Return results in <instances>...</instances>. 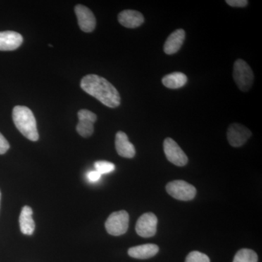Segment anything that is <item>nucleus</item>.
I'll use <instances>...</instances> for the list:
<instances>
[{
  "label": "nucleus",
  "instance_id": "6",
  "mask_svg": "<svg viewBox=\"0 0 262 262\" xmlns=\"http://www.w3.org/2000/svg\"><path fill=\"white\" fill-rule=\"evenodd\" d=\"M163 148L164 152L169 162L179 167L187 165V155L173 139L170 138L165 139L163 143Z\"/></svg>",
  "mask_w": 262,
  "mask_h": 262
},
{
  "label": "nucleus",
  "instance_id": "9",
  "mask_svg": "<svg viewBox=\"0 0 262 262\" xmlns=\"http://www.w3.org/2000/svg\"><path fill=\"white\" fill-rule=\"evenodd\" d=\"M79 122L77 131L82 137H90L94 134V124L97 120L96 114L88 110H81L78 113Z\"/></svg>",
  "mask_w": 262,
  "mask_h": 262
},
{
  "label": "nucleus",
  "instance_id": "19",
  "mask_svg": "<svg viewBox=\"0 0 262 262\" xmlns=\"http://www.w3.org/2000/svg\"><path fill=\"white\" fill-rule=\"evenodd\" d=\"M94 165L96 171H98L101 175L111 173L115 169V165L113 163L107 161H98L95 163Z\"/></svg>",
  "mask_w": 262,
  "mask_h": 262
},
{
  "label": "nucleus",
  "instance_id": "18",
  "mask_svg": "<svg viewBox=\"0 0 262 262\" xmlns=\"http://www.w3.org/2000/svg\"><path fill=\"white\" fill-rule=\"evenodd\" d=\"M233 262H258V256L253 250L244 248L236 253Z\"/></svg>",
  "mask_w": 262,
  "mask_h": 262
},
{
  "label": "nucleus",
  "instance_id": "15",
  "mask_svg": "<svg viewBox=\"0 0 262 262\" xmlns=\"http://www.w3.org/2000/svg\"><path fill=\"white\" fill-rule=\"evenodd\" d=\"M159 252V247L155 244H145L129 248V256L138 259H146L153 257Z\"/></svg>",
  "mask_w": 262,
  "mask_h": 262
},
{
  "label": "nucleus",
  "instance_id": "8",
  "mask_svg": "<svg viewBox=\"0 0 262 262\" xmlns=\"http://www.w3.org/2000/svg\"><path fill=\"white\" fill-rule=\"evenodd\" d=\"M251 135L252 134L249 129L238 123L232 124L227 130V139L229 144L234 147L244 145Z\"/></svg>",
  "mask_w": 262,
  "mask_h": 262
},
{
  "label": "nucleus",
  "instance_id": "1",
  "mask_svg": "<svg viewBox=\"0 0 262 262\" xmlns=\"http://www.w3.org/2000/svg\"><path fill=\"white\" fill-rule=\"evenodd\" d=\"M80 86L84 92L96 98L105 106L110 108L120 106L118 91L103 77L96 75H86L81 80Z\"/></svg>",
  "mask_w": 262,
  "mask_h": 262
},
{
  "label": "nucleus",
  "instance_id": "23",
  "mask_svg": "<svg viewBox=\"0 0 262 262\" xmlns=\"http://www.w3.org/2000/svg\"><path fill=\"white\" fill-rule=\"evenodd\" d=\"M87 177L90 182H96L101 179V174L98 173L96 170H93V171H90L88 173Z\"/></svg>",
  "mask_w": 262,
  "mask_h": 262
},
{
  "label": "nucleus",
  "instance_id": "5",
  "mask_svg": "<svg viewBox=\"0 0 262 262\" xmlns=\"http://www.w3.org/2000/svg\"><path fill=\"white\" fill-rule=\"evenodd\" d=\"M166 190L170 196L182 201H189L194 199L196 192L194 186L182 180L169 182L166 186Z\"/></svg>",
  "mask_w": 262,
  "mask_h": 262
},
{
  "label": "nucleus",
  "instance_id": "11",
  "mask_svg": "<svg viewBox=\"0 0 262 262\" xmlns=\"http://www.w3.org/2000/svg\"><path fill=\"white\" fill-rule=\"evenodd\" d=\"M23 43L21 34L13 31L0 32V51H14Z\"/></svg>",
  "mask_w": 262,
  "mask_h": 262
},
{
  "label": "nucleus",
  "instance_id": "22",
  "mask_svg": "<svg viewBox=\"0 0 262 262\" xmlns=\"http://www.w3.org/2000/svg\"><path fill=\"white\" fill-rule=\"evenodd\" d=\"M226 3L235 8H244L248 5V2L246 0H227Z\"/></svg>",
  "mask_w": 262,
  "mask_h": 262
},
{
  "label": "nucleus",
  "instance_id": "4",
  "mask_svg": "<svg viewBox=\"0 0 262 262\" xmlns=\"http://www.w3.org/2000/svg\"><path fill=\"white\" fill-rule=\"evenodd\" d=\"M129 226V215L127 211L114 212L108 216L105 227L106 232L113 236H120L126 233Z\"/></svg>",
  "mask_w": 262,
  "mask_h": 262
},
{
  "label": "nucleus",
  "instance_id": "14",
  "mask_svg": "<svg viewBox=\"0 0 262 262\" xmlns=\"http://www.w3.org/2000/svg\"><path fill=\"white\" fill-rule=\"evenodd\" d=\"M185 39V32L183 29H177L171 33L164 45V52L168 55L175 54L182 48Z\"/></svg>",
  "mask_w": 262,
  "mask_h": 262
},
{
  "label": "nucleus",
  "instance_id": "10",
  "mask_svg": "<svg viewBox=\"0 0 262 262\" xmlns=\"http://www.w3.org/2000/svg\"><path fill=\"white\" fill-rule=\"evenodd\" d=\"M75 11L81 30L87 33L92 32L96 25V18L93 12L82 5H77Z\"/></svg>",
  "mask_w": 262,
  "mask_h": 262
},
{
  "label": "nucleus",
  "instance_id": "12",
  "mask_svg": "<svg viewBox=\"0 0 262 262\" xmlns=\"http://www.w3.org/2000/svg\"><path fill=\"white\" fill-rule=\"evenodd\" d=\"M115 147L120 156L125 158H133L136 155V149L128 140L127 136L122 131H118L115 137Z\"/></svg>",
  "mask_w": 262,
  "mask_h": 262
},
{
  "label": "nucleus",
  "instance_id": "13",
  "mask_svg": "<svg viewBox=\"0 0 262 262\" xmlns=\"http://www.w3.org/2000/svg\"><path fill=\"white\" fill-rule=\"evenodd\" d=\"M118 21L126 28L134 29L140 27L144 22V18L140 12L125 10L118 15Z\"/></svg>",
  "mask_w": 262,
  "mask_h": 262
},
{
  "label": "nucleus",
  "instance_id": "24",
  "mask_svg": "<svg viewBox=\"0 0 262 262\" xmlns=\"http://www.w3.org/2000/svg\"><path fill=\"white\" fill-rule=\"evenodd\" d=\"M1 198H2V194H1V192H0V205H1Z\"/></svg>",
  "mask_w": 262,
  "mask_h": 262
},
{
  "label": "nucleus",
  "instance_id": "21",
  "mask_svg": "<svg viewBox=\"0 0 262 262\" xmlns=\"http://www.w3.org/2000/svg\"><path fill=\"white\" fill-rule=\"evenodd\" d=\"M10 149V144L4 136L0 133V155H4Z\"/></svg>",
  "mask_w": 262,
  "mask_h": 262
},
{
  "label": "nucleus",
  "instance_id": "16",
  "mask_svg": "<svg viewBox=\"0 0 262 262\" xmlns=\"http://www.w3.org/2000/svg\"><path fill=\"white\" fill-rule=\"evenodd\" d=\"M33 211L29 206H24L19 217V224L22 233L26 235H32L35 229V223L32 218Z\"/></svg>",
  "mask_w": 262,
  "mask_h": 262
},
{
  "label": "nucleus",
  "instance_id": "7",
  "mask_svg": "<svg viewBox=\"0 0 262 262\" xmlns=\"http://www.w3.org/2000/svg\"><path fill=\"white\" fill-rule=\"evenodd\" d=\"M158 218L152 213H146L141 215L136 225V233L142 237H153L157 232Z\"/></svg>",
  "mask_w": 262,
  "mask_h": 262
},
{
  "label": "nucleus",
  "instance_id": "20",
  "mask_svg": "<svg viewBox=\"0 0 262 262\" xmlns=\"http://www.w3.org/2000/svg\"><path fill=\"white\" fill-rule=\"evenodd\" d=\"M210 258L204 253L199 251L189 253L186 258L185 262H210Z\"/></svg>",
  "mask_w": 262,
  "mask_h": 262
},
{
  "label": "nucleus",
  "instance_id": "17",
  "mask_svg": "<svg viewBox=\"0 0 262 262\" xmlns=\"http://www.w3.org/2000/svg\"><path fill=\"white\" fill-rule=\"evenodd\" d=\"M162 82L168 89H178L185 85L187 82V77L182 72H173L165 75Z\"/></svg>",
  "mask_w": 262,
  "mask_h": 262
},
{
  "label": "nucleus",
  "instance_id": "3",
  "mask_svg": "<svg viewBox=\"0 0 262 262\" xmlns=\"http://www.w3.org/2000/svg\"><path fill=\"white\" fill-rule=\"evenodd\" d=\"M233 77L241 91L246 92L252 87L254 75L250 66L244 60L238 59L234 62Z\"/></svg>",
  "mask_w": 262,
  "mask_h": 262
},
{
  "label": "nucleus",
  "instance_id": "2",
  "mask_svg": "<svg viewBox=\"0 0 262 262\" xmlns=\"http://www.w3.org/2000/svg\"><path fill=\"white\" fill-rule=\"evenodd\" d=\"M13 120L17 129L24 137L30 141H38L37 122L30 108L24 106H15L13 110Z\"/></svg>",
  "mask_w": 262,
  "mask_h": 262
}]
</instances>
